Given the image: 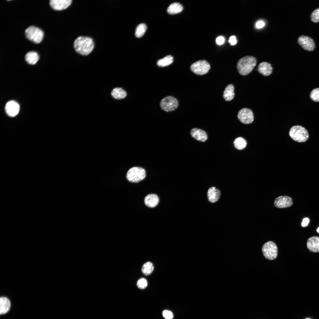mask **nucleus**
I'll return each instance as SVG.
<instances>
[{
    "label": "nucleus",
    "instance_id": "nucleus-1",
    "mask_svg": "<svg viewBox=\"0 0 319 319\" xmlns=\"http://www.w3.org/2000/svg\"><path fill=\"white\" fill-rule=\"evenodd\" d=\"M95 46L94 40L92 38L88 36H79L73 43V47L75 51L83 56H87L90 54L95 49Z\"/></svg>",
    "mask_w": 319,
    "mask_h": 319
},
{
    "label": "nucleus",
    "instance_id": "nucleus-2",
    "mask_svg": "<svg viewBox=\"0 0 319 319\" xmlns=\"http://www.w3.org/2000/svg\"><path fill=\"white\" fill-rule=\"evenodd\" d=\"M257 64V60L254 56H248L244 57L238 61L237 68L239 74L242 75L249 74Z\"/></svg>",
    "mask_w": 319,
    "mask_h": 319
},
{
    "label": "nucleus",
    "instance_id": "nucleus-3",
    "mask_svg": "<svg viewBox=\"0 0 319 319\" xmlns=\"http://www.w3.org/2000/svg\"><path fill=\"white\" fill-rule=\"evenodd\" d=\"M289 134L292 139L299 142L306 141L309 137L307 130L304 127L300 125L292 127L289 131Z\"/></svg>",
    "mask_w": 319,
    "mask_h": 319
},
{
    "label": "nucleus",
    "instance_id": "nucleus-4",
    "mask_svg": "<svg viewBox=\"0 0 319 319\" xmlns=\"http://www.w3.org/2000/svg\"><path fill=\"white\" fill-rule=\"evenodd\" d=\"M146 176L145 170L143 168L134 167L128 171L126 178L128 180L133 183H137L143 180Z\"/></svg>",
    "mask_w": 319,
    "mask_h": 319
},
{
    "label": "nucleus",
    "instance_id": "nucleus-5",
    "mask_svg": "<svg viewBox=\"0 0 319 319\" xmlns=\"http://www.w3.org/2000/svg\"><path fill=\"white\" fill-rule=\"evenodd\" d=\"M26 38L35 43H39L43 40L44 36L43 31L39 28L34 26H30L25 31Z\"/></svg>",
    "mask_w": 319,
    "mask_h": 319
},
{
    "label": "nucleus",
    "instance_id": "nucleus-6",
    "mask_svg": "<svg viewBox=\"0 0 319 319\" xmlns=\"http://www.w3.org/2000/svg\"><path fill=\"white\" fill-rule=\"evenodd\" d=\"M262 251L264 257L269 260L275 259L277 256V247L275 243L269 241L265 243L262 248Z\"/></svg>",
    "mask_w": 319,
    "mask_h": 319
},
{
    "label": "nucleus",
    "instance_id": "nucleus-7",
    "mask_svg": "<svg viewBox=\"0 0 319 319\" xmlns=\"http://www.w3.org/2000/svg\"><path fill=\"white\" fill-rule=\"evenodd\" d=\"M178 106V102L177 99L171 96L165 97L161 100L160 103L161 108L167 112L175 110Z\"/></svg>",
    "mask_w": 319,
    "mask_h": 319
},
{
    "label": "nucleus",
    "instance_id": "nucleus-8",
    "mask_svg": "<svg viewBox=\"0 0 319 319\" xmlns=\"http://www.w3.org/2000/svg\"><path fill=\"white\" fill-rule=\"evenodd\" d=\"M210 68L209 63L205 60H200L192 64L190 66L191 71L198 75L206 74Z\"/></svg>",
    "mask_w": 319,
    "mask_h": 319
},
{
    "label": "nucleus",
    "instance_id": "nucleus-9",
    "mask_svg": "<svg viewBox=\"0 0 319 319\" xmlns=\"http://www.w3.org/2000/svg\"><path fill=\"white\" fill-rule=\"evenodd\" d=\"M237 117L241 122L245 124L252 123L254 119L252 111L246 108H243L239 111Z\"/></svg>",
    "mask_w": 319,
    "mask_h": 319
},
{
    "label": "nucleus",
    "instance_id": "nucleus-10",
    "mask_svg": "<svg viewBox=\"0 0 319 319\" xmlns=\"http://www.w3.org/2000/svg\"><path fill=\"white\" fill-rule=\"evenodd\" d=\"M299 44L304 50L312 51L315 48V45L313 40L310 37L304 35L300 36L298 39Z\"/></svg>",
    "mask_w": 319,
    "mask_h": 319
},
{
    "label": "nucleus",
    "instance_id": "nucleus-11",
    "mask_svg": "<svg viewBox=\"0 0 319 319\" xmlns=\"http://www.w3.org/2000/svg\"><path fill=\"white\" fill-rule=\"evenodd\" d=\"M72 0H51L49 4L54 10L61 11L64 10L69 7L72 4Z\"/></svg>",
    "mask_w": 319,
    "mask_h": 319
},
{
    "label": "nucleus",
    "instance_id": "nucleus-12",
    "mask_svg": "<svg viewBox=\"0 0 319 319\" xmlns=\"http://www.w3.org/2000/svg\"><path fill=\"white\" fill-rule=\"evenodd\" d=\"M292 198L287 196H281L275 200L274 205L278 208H283L291 206L293 204Z\"/></svg>",
    "mask_w": 319,
    "mask_h": 319
},
{
    "label": "nucleus",
    "instance_id": "nucleus-13",
    "mask_svg": "<svg viewBox=\"0 0 319 319\" xmlns=\"http://www.w3.org/2000/svg\"><path fill=\"white\" fill-rule=\"evenodd\" d=\"M5 109L6 113L9 116L13 117L18 114L20 107L19 105L16 102L11 100L6 104Z\"/></svg>",
    "mask_w": 319,
    "mask_h": 319
},
{
    "label": "nucleus",
    "instance_id": "nucleus-14",
    "mask_svg": "<svg viewBox=\"0 0 319 319\" xmlns=\"http://www.w3.org/2000/svg\"><path fill=\"white\" fill-rule=\"evenodd\" d=\"M190 133L192 137L197 140L201 142L205 141L208 138L206 132L201 129L193 128L191 130Z\"/></svg>",
    "mask_w": 319,
    "mask_h": 319
},
{
    "label": "nucleus",
    "instance_id": "nucleus-15",
    "mask_svg": "<svg viewBox=\"0 0 319 319\" xmlns=\"http://www.w3.org/2000/svg\"><path fill=\"white\" fill-rule=\"evenodd\" d=\"M307 245L308 249L313 252H319V237L313 236L307 240Z\"/></svg>",
    "mask_w": 319,
    "mask_h": 319
},
{
    "label": "nucleus",
    "instance_id": "nucleus-16",
    "mask_svg": "<svg viewBox=\"0 0 319 319\" xmlns=\"http://www.w3.org/2000/svg\"><path fill=\"white\" fill-rule=\"evenodd\" d=\"M272 67L271 64L267 62L261 63L258 65V72L264 76L270 75L272 72Z\"/></svg>",
    "mask_w": 319,
    "mask_h": 319
},
{
    "label": "nucleus",
    "instance_id": "nucleus-17",
    "mask_svg": "<svg viewBox=\"0 0 319 319\" xmlns=\"http://www.w3.org/2000/svg\"><path fill=\"white\" fill-rule=\"evenodd\" d=\"M159 200L158 196L154 194L148 195L144 199V203L146 206L150 208L155 207L158 204Z\"/></svg>",
    "mask_w": 319,
    "mask_h": 319
},
{
    "label": "nucleus",
    "instance_id": "nucleus-18",
    "mask_svg": "<svg viewBox=\"0 0 319 319\" xmlns=\"http://www.w3.org/2000/svg\"><path fill=\"white\" fill-rule=\"evenodd\" d=\"M207 194L209 201L213 203L218 200L220 197V192L218 189L212 187L209 188Z\"/></svg>",
    "mask_w": 319,
    "mask_h": 319
},
{
    "label": "nucleus",
    "instance_id": "nucleus-19",
    "mask_svg": "<svg viewBox=\"0 0 319 319\" xmlns=\"http://www.w3.org/2000/svg\"><path fill=\"white\" fill-rule=\"evenodd\" d=\"M11 306L9 300L5 297H1L0 298V314H4L9 310Z\"/></svg>",
    "mask_w": 319,
    "mask_h": 319
},
{
    "label": "nucleus",
    "instance_id": "nucleus-20",
    "mask_svg": "<svg viewBox=\"0 0 319 319\" xmlns=\"http://www.w3.org/2000/svg\"><path fill=\"white\" fill-rule=\"evenodd\" d=\"M234 87L232 84L227 85L223 92V97L225 100L230 101L235 96Z\"/></svg>",
    "mask_w": 319,
    "mask_h": 319
},
{
    "label": "nucleus",
    "instance_id": "nucleus-21",
    "mask_svg": "<svg viewBox=\"0 0 319 319\" xmlns=\"http://www.w3.org/2000/svg\"><path fill=\"white\" fill-rule=\"evenodd\" d=\"M112 96L115 99L120 100L126 97L127 96L126 91L121 87H116L113 89L111 92Z\"/></svg>",
    "mask_w": 319,
    "mask_h": 319
},
{
    "label": "nucleus",
    "instance_id": "nucleus-22",
    "mask_svg": "<svg viewBox=\"0 0 319 319\" xmlns=\"http://www.w3.org/2000/svg\"><path fill=\"white\" fill-rule=\"evenodd\" d=\"M26 61L31 65L35 64L39 59V56L37 53L33 51L28 52L25 56Z\"/></svg>",
    "mask_w": 319,
    "mask_h": 319
},
{
    "label": "nucleus",
    "instance_id": "nucleus-23",
    "mask_svg": "<svg viewBox=\"0 0 319 319\" xmlns=\"http://www.w3.org/2000/svg\"><path fill=\"white\" fill-rule=\"evenodd\" d=\"M183 9L181 4L179 3H173L169 6L167 9V12L170 14H173L181 12Z\"/></svg>",
    "mask_w": 319,
    "mask_h": 319
},
{
    "label": "nucleus",
    "instance_id": "nucleus-24",
    "mask_svg": "<svg viewBox=\"0 0 319 319\" xmlns=\"http://www.w3.org/2000/svg\"><path fill=\"white\" fill-rule=\"evenodd\" d=\"M173 61V57L171 55H168L158 60L157 64L159 67H164L170 65Z\"/></svg>",
    "mask_w": 319,
    "mask_h": 319
},
{
    "label": "nucleus",
    "instance_id": "nucleus-25",
    "mask_svg": "<svg viewBox=\"0 0 319 319\" xmlns=\"http://www.w3.org/2000/svg\"><path fill=\"white\" fill-rule=\"evenodd\" d=\"M154 266L152 263L147 262L144 264L141 268V271L145 275L148 276L154 270Z\"/></svg>",
    "mask_w": 319,
    "mask_h": 319
},
{
    "label": "nucleus",
    "instance_id": "nucleus-26",
    "mask_svg": "<svg viewBox=\"0 0 319 319\" xmlns=\"http://www.w3.org/2000/svg\"><path fill=\"white\" fill-rule=\"evenodd\" d=\"M234 144L236 149L240 150L245 147L247 145V142L246 140L243 138L242 137H238L235 140Z\"/></svg>",
    "mask_w": 319,
    "mask_h": 319
},
{
    "label": "nucleus",
    "instance_id": "nucleus-27",
    "mask_svg": "<svg viewBox=\"0 0 319 319\" xmlns=\"http://www.w3.org/2000/svg\"><path fill=\"white\" fill-rule=\"evenodd\" d=\"M146 25L144 23L139 25L136 27L135 35L137 38H140L144 34L147 30Z\"/></svg>",
    "mask_w": 319,
    "mask_h": 319
},
{
    "label": "nucleus",
    "instance_id": "nucleus-28",
    "mask_svg": "<svg viewBox=\"0 0 319 319\" xmlns=\"http://www.w3.org/2000/svg\"><path fill=\"white\" fill-rule=\"evenodd\" d=\"M311 21L315 23L319 22V8L314 10L310 15Z\"/></svg>",
    "mask_w": 319,
    "mask_h": 319
},
{
    "label": "nucleus",
    "instance_id": "nucleus-29",
    "mask_svg": "<svg viewBox=\"0 0 319 319\" xmlns=\"http://www.w3.org/2000/svg\"><path fill=\"white\" fill-rule=\"evenodd\" d=\"M311 99L315 102H319V88L313 90L310 94Z\"/></svg>",
    "mask_w": 319,
    "mask_h": 319
},
{
    "label": "nucleus",
    "instance_id": "nucleus-30",
    "mask_svg": "<svg viewBox=\"0 0 319 319\" xmlns=\"http://www.w3.org/2000/svg\"><path fill=\"white\" fill-rule=\"evenodd\" d=\"M136 285L138 288L141 289H144L147 285V282L145 279L141 278L137 281Z\"/></svg>",
    "mask_w": 319,
    "mask_h": 319
},
{
    "label": "nucleus",
    "instance_id": "nucleus-31",
    "mask_svg": "<svg viewBox=\"0 0 319 319\" xmlns=\"http://www.w3.org/2000/svg\"><path fill=\"white\" fill-rule=\"evenodd\" d=\"M163 317L166 319H172L173 317V315L170 311L165 310L162 312Z\"/></svg>",
    "mask_w": 319,
    "mask_h": 319
},
{
    "label": "nucleus",
    "instance_id": "nucleus-32",
    "mask_svg": "<svg viewBox=\"0 0 319 319\" xmlns=\"http://www.w3.org/2000/svg\"><path fill=\"white\" fill-rule=\"evenodd\" d=\"M224 41V38L222 36L218 37L216 39V43L218 45H221L223 44Z\"/></svg>",
    "mask_w": 319,
    "mask_h": 319
},
{
    "label": "nucleus",
    "instance_id": "nucleus-33",
    "mask_svg": "<svg viewBox=\"0 0 319 319\" xmlns=\"http://www.w3.org/2000/svg\"><path fill=\"white\" fill-rule=\"evenodd\" d=\"M229 42L232 45H234L236 44L237 42L236 37L235 36H231L230 38Z\"/></svg>",
    "mask_w": 319,
    "mask_h": 319
},
{
    "label": "nucleus",
    "instance_id": "nucleus-34",
    "mask_svg": "<svg viewBox=\"0 0 319 319\" xmlns=\"http://www.w3.org/2000/svg\"><path fill=\"white\" fill-rule=\"evenodd\" d=\"M265 25V23L262 21H259L257 22L256 24V27L258 28H261L263 27Z\"/></svg>",
    "mask_w": 319,
    "mask_h": 319
},
{
    "label": "nucleus",
    "instance_id": "nucleus-35",
    "mask_svg": "<svg viewBox=\"0 0 319 319\" xmlns=\"http://www.w3.org/2000/svg\"><path fill=\"white\" fill-rule=\"evenodd\" d=\"M309 222V219L307 218H304L302 220V226L303 227H305L307 226Z\"/></svg>",
    "mask_w": 319,
    "mask_h": 319
},
{
    "label": "nucleus",
    "instance_id": "nucleus-36",
    "mask_svg": "<svg viewBox=\"0 0 319 319\" xmlns=\"http://www.w3.org/2000/svg\"><path fill=\"white\" fill-rule=\"evenodd\" d=\"M317 231L319 233V227L317 229Z\"/></svg>",
    "mask_w": 319,
    "mask_h": 319
},
{
    "label": "nucleus",
    "instance_id": "nucleus-37",
    "mask_svg": "<svg viewBox=\"0 0 319 319\" xmlns=\"http://www.w3.org/2000/svg\"></svg>",
    "mask_w": 319,
    "mask_h": 319
}]
</instances>
